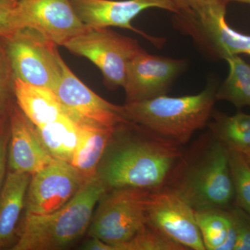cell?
Instances as JSON below:
<instances>
[{"mask_svg": "<svg viewBox=\"0 0 250 250\" xmlns=\"http://www.w3.org/2000/svg\"><path fill=\"white\" fill-rule=\"evenodd\" d=\"M184 146L129 121L118 125L97 174L108 190L165 187Z\"/></svg>", "mask_w": 250, "mask_h": 250, "instance_id": "obj_1", "label": "cell"}, {"mask_svg": "<svg viewBox=\"0 0 250 250\" xmlns=\"http://www.w3.org/2000/svg\"><path fill=\"white\" fill-rule=\"evenodd\" d=\"M165 187L195 210L229 209L235 193L228 149L207 130L184 148Z\"/></svg>", "mask_w": 250, "mask_h": 250, "instance_id": "obj_2", "label": "cell"}, {"mask_svg": "<svg viewBox=\"0 0 250 250\" xmlns=\"http://www.w3.org/2000/svg\"><path fill=\"white\" fill-rule=\"evenodd\" d=\"M98 174L87 179L68 203L47 214L26 213L11 250L65 249L89 228L94 208L108 191Z\"/></svg>", "mask_w": 250, "mask_h": 250, "instance_id": "obj_3", "label": "cell"}, {"mask_svg": "<svg viewBox=\"0 0 250 250\" xmlns=\"http://www.w3.org/2000/svg\"><path fill=\"white\" fill-rule=\"evenodd\" d=\"M218 88L217 82L210 80L205 89L195 95H162L122 106L128 121L184 146L197 131L208 125Z\"/></svg>", "mask_w": 250, "mask_h": 250, "instance_id": "obj_4", "label": "cell"}, {"mask_svg": "<svg viewBox=\"0 0 250 250\" xmlns=\"http://www.w3.org/2000/svg\"><path fill=\"white\" fill-rule=\"evenodd\" d=\"M0 39L14 80L57 89L63 61L57 44L31 27L21 28Z\"/></svg>", "mask_w": 250, "mask_h": 250, "instance_id": "obj_5", "label": "cell"}, {"mask_svg": "<svg viewBox=\"0 0 250 250\" xmlns=\"http://www.w3.org/2000/svg\"><path fill=\"white\" fill-rule=\"evenodd\" d=\"M150 190L116 188L108 190L99 202L92 218L89 235L118 250L131 241L147 223L146 208Z\"/></svg>", "mask_w": 250, "mask_h": 250, "instance_id": "obj_6", "label": "cell"}, {"mask_svg": "<svg viewBox=\"0 0 250 250\" xmlns=\"http://www.w3.org/2000/svg\"><path fill=\"white\" fill-rule=\"evenodd\" d=\"M228 1L200 11H181L172 16L174 27L189 36L211 59L225 60L250 52V35L238 32L226 22Z\"/></svg>", "mask_w": 250, "mask_h": 250, "instance_id": "obj_7", "label": "cell"}, {"mask_svg": "<svg viewBox=\"0 0 250 250\" xmlns=\"http://www.w3.org/2000/svg\"><path fill=\"white\" fill-rule=\"evenodd\" d=\"M63 47L95 64L110 89L123 88L130 61L143 49L137 41L108 27H88Z\"/></svg>", "mask_w": 250, "mask_h": 250, "instance_id": "obj_8", "label": "cell"}, {"mask_svg": "<svg viewBox=\"0 0 250 250\" xmlns=\"http://www.w3.org/2000/svg\"><path fill=\"white\" fill-rule=\"evenodd\" d=\"M146 219L148 225L186 250H206L195 210L168 188L151 191Z\"/></svg>", "mask_w": 250, "mask_h": 250, "instance_id": "obj_9", "label": "cell"}, {"mask_svg": "<svg viewBox=\"0 0 250 250\" xmlns=\"http://www.w3.org/2000/svg\"><path fill=\"white\" fill-rule=\"evenodd\" d=\"M62 75L54 90L66 115L80 126L115 129L127 121L123 106L99 96L71 71L64 61Z\"/></svg>", "mask_w": 250, "mask_h": 250, "instance_id": "obj_10", "label": "cell"}, {"mask_svg": "<svg viewBox=\"0 0 250 250\" xmlns=\"http://www.w3.org/2000/svg\"><path fill=\"white\" fill-rule=\"evenodd\" d=\"M88 179L70 163L54 159L31 175L26 213L47 214L58 210L76 195Z\"/></svg>", "mask_w": 250, "mask_h": 250, "instance_id": "obj_11", "label": "cell"}, {"mask_svg": "<svg viewBox=\"0 0 250 250\" xmlns=\"http://www.w3.org/2000/svg\"><path fill=\"white\" fill-rule=\"evenodd\" d=\"M14 13L18 29L33 28L62 47L88 28L71 0H18Z\"/></svg>", "mask_w": 250, "mask_h": 250, "instance_id": "obj_12", "label": "cell"}, {"mask_svg": "<svg viewBox=\"0 0 250 250\" xmlns=\"http://www.w3.org/2000/svg\"><path fill=\"white\" fill-rule=\"evenodd\" d=\"M187 61L152 55L142 49L130 61L123 88L126 103L167 95L174 81L185 70Z\"/></svg>", "mask_w": 250, "mask_h": 250, "instance_id": "obj_13", "label": "cell"}, {"mask_svg": "<svg viewBox=\"0 0 250 250\" xmlns=\"http://www.w3.org/2000/svg\"><path fill=\"white\" fill-rule=\"evenodd\" d=\"M71 3L87 27L123 28L137 33L156 47L162 45L164 40L136 29L131 21L149 9L178 12L172 0H71Z\"/></svg>", "mask_w": 250, "mask_h": 250, "instance_id": "obj_14", "label": "cell"}, {"mask_svg": "<svg viewBox=\"0 0 250 250\" xmlns=\"http://www.w3.org/2000/svg\"><path fill=\"white\" fill-rule=\"evenodd\" d=\"M54 159L41 142L35 125L18 106L11 108L7 156L9 170L32 175Z\"/></svg>", "mask_w": 250, "mask_h": 250, "instance_id": "obj_15", "label": "cell"}, {"mask_svg": "<svg viewBox=\"0 0 250 250\" xmlns=\"http://www.w3.org/2000/svg\"><path fill=\"white\" fill-rule=\"evenodd\" d=\"M31 177V174L11 170L6 174L0 192V250L8 248L15 239Z\"/></svg>", "mask_w": 250, "mask_h": 250, "instance_id": "obj_16", "label": "cell"}, {"mask_svg": "<svg viewBox=\"0 0 250 250\" xmlns=\"http://www.w3.org/2000/svg\"><path fill=\"white\" fill-rule=\"evenodd\" d=\"M13 93L18 106L35 126H40L66 114L55 92L14 79Z\"/></svg>", "mask_w": 250, "mask_h": 250, "instance_id": "obj_17", "label": "cell"}, {"mask_svg": "<svg viewBox=\"0 0 250 250\" xmlns=\"http://www.w3.org/2000/svg\"><path fill=\"white\" fill-rule=\"evenodd\" d=\"M206 250H234L237 231L230 208L195 210Z\"/></svg>", "mask_w": 250, "mask_h": 250, "instance_id": "obj_18", "label": "cell"}, {"mask_svg": "<svg viewBox=\"0 0 250 250\" xmlns=\"http://www.w3.org/2000/svg\"><path fill=\"white\" fill-rule=\"evenodd\" d=\"M115 129L80 126V138L70 164L88 178L97 174Z\"/></svg>", "mask_w": 250, "mask_h": 250, "instance_id": "obj_19", "label": "cell"}, {"mask_svg": "<svg viewBox=\"0 0 250 250\" xmlns=\"http://www.w3.org/2000/svg\"><path fill=\"white\" fill-rule=\"evenodd\" d=\"M36 128L41 142L54 159L71 162L80 138V125L63 114L56 121Z\"/></svg>", "mask_w": 250, "mask_h": 250, "instance_id": "obj_20", "label": "cell"}, {"mask_svg": "<svg viewBox=\"0 0 250 250\" xmlns=\"http://www.w3.org/2000/svg\"><path fill=\"white\" fill-rule=\"evenodd\" d=\"M211 118L208 129L228 150L242 152L250 149V114L238 112L229 116L213 110Z\"/></svg>", "mask_w": 250, "mask_h": 250, "instance_id": "obj_21", "label": "cell"}, {"mask_svg": "<svg viewBox=\"0 0 250 250\" xmlns=\"http://www.w3.org/2000/svg\"><path fill=\"white\" fill-rule=\"evenodd\" d=\"M229 65L226 80L218 86L217 101H226L237 108L250 106V65L238 55L225 59Z\"/></svg>", "mask_w": 250, "mask_h": 250, "instance_id": "obj_22", "label": "cell"}, {"mask_svg": "<svg viewBox=\"0 0 250 250\" xmlns=\"http://www.w3.org/2000/svg\"><path fill=\"white\" fill-rule=\"evenodd\" d=\"M235 199L233 205L250 214V165L241 152L229 150Z\"/></svg>", "mask_w": 250, "mask_h": 250, "instance_id": "obj_23", "label": "cell"}, {"mask_svg": "<svg viewBox=\"0 0 250 250\" xmlns=\"http://www.w3.org/2000/svg\"><path fill=\"white\" fill-rule=\"evenodd\" d=\"M118 250H186L146 223L131 241L119 246Z\"/></svg>", "mask_w": 250, "mask_h": 250, "instance_id": "obj_24", "label": "cell"}, {"mask_svg": "<svg viewBox=\"0 0 250 250\" xmlns=\"http://www.w3.org/2000/svg\"><path fill=\"white\" fill-rule=\"evenodd\" d=\"M230 210L236 226L237 240L234 250H250V214L235 205Z\"/></svg>", "mask_w": 250, "mask_h": 250, "instance_id": "obj_25", "label": "cell"}, {"mask_svg": "<svg viewBox=\"0 0 250 250\" xmlns=\"http://www.w3.org/2000/svg\"><path fill=\"white\" fill-rule=\"evenodd\" d=\"M13 83L14 77L0 39V115H2L10 91H13Z\"/></svg>", "mask_w": 250, "mask_h": 250, "instance_id": "obj_26", "label": "cell"}, {"mask_svg": "<svg viewBox=\"0 0 250 250\" xmlns=\"http://www.w3.org/2000/svg\"><path fill=\"white\" fill-rule=\"evenodd\" d=\"M18 0H0V38L17 30L15 7Z\"/></svg>", "mask_w": 250, "mask_h": 250, "instance_id": "obj_27", "label": "cell"}, {"mask_svg": "<svg viewBox=\"0 0 250 250\" xmlns=\"http://www.w3.org/2000/svg\"><path fill=\"white\" fill-rule=\"evenodd\" d=\"M177 11H200L223 2L226 0H172ZM177 12V13H178Z\"/></svg>", "mask_w": 250, "mask_h": 250, "instance_id": "obj_28", "label": "cell"}, {"mask_svg": "<svg viewBox=\"0 0 250 250\" xmlns=\"http://www.w3.org/2000/svg\"><path fill=\"white\" fill-rule=\"evenodd\" d=\"M9 134L3 133L0 137V192L6 177V167L7 164L8 146Z\"/></svg>", "mask_w": 250, "mask_h": 250, "instance_id": "obj_29", "label": "cell"}, {"mask_svg": "<svg viewBox=\"0 0 250 250\" xmlns=\"http://www.w3.org/2000/svg\"><path fill=\"white\" fill-rule=\"evenodd\" d=\"M82 250H115L111 245L105 243L97 238H92L83 243L82 247Z\"/></svg>", "mask_w": 250, "mask_h": 250, "instance_id": "obj_30", "label": "cell"}, {"mask_svg": "<svg viewBox=\"0 0 250 250\" xmlns=\"http://www.w3.org/2000/svg\"><path fill=\"white\" fill-rule=\"evenodd\" d=\"M241 153L250 165V149H247V150L244 151V152H242Z\"/></svg>", "mask_w": 250, "mask_h": 250, "instance_id": "obj_31", "label": "cell"}, {"mask_svg": "<svg viewBox=\"0 0 250 250\" xmlns=\"http://www.w3.org/2000/svg\"><path fill=\"white\" fill-rule=\"evenodd\" d=\"M228 2L235 1V2L244 3V4H250V0H226Z\"/></svg>", "mask_w": 250, "mask_h": 250, "instance_id": "obj_32", "label": "cell"}, {"mask_svg": "<svg viewBox=\"0 0 250 250\" xmlns=\"http://www.w3.org/2000/svg\"><path fill=\"white\" fill-rule=\"evenodd\" d=\"M1 116H2V115H0V137H1V135L4 133V130H3V121Z\"/></svg>", "mask_w": 250, "mask_h": 250, "instance_id": "obj_33", "label": "cell"}, {"mask_svg": "<svg viewBox=\"0 0 250 250\" xmlns=\"http://www.w3.org/2000/svg\"><path fill=\"white\" fill-rule=\"evenodd\" d=\"M246 54H248V55H249L250 57V52H248V53H246Z\"/></svg>", "mask_w": 250, "mask_h": 250, "instance_id": "obj_34", "label": "cell"}]
</instances>
